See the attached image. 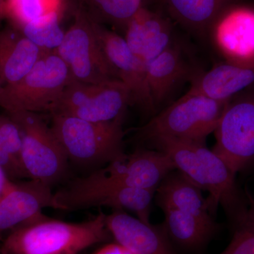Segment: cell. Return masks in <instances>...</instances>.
<instances>
[{"label": "cell", "mask_w": 254, "mask_h": 254, "mask_svg": "<svg viewBox=\"0 0 254 254\" xmlns=\"http://www.w3.org/2000/svg\"><path fill=\"white\" fill-rule=\"evenodd\" d=\"M155 150L165 153L175 169L202 190L209 193L207 206L213 216L221 205L230 225L245 213L247 195L236 183L237 173L205 143L158 138L150 142Z\"/></svg>", "instance_id": "cell-1"}, {"label": "cell", "mask_w": 254, "mask_h": 254, "mask_svg": "<svg viewBox=\"0 0 254 254\" xmlns=\"http://www.w3.org/2000/svg\"><path fill=\"white\" fill-rule=\"evenodd\" d=\"M106 214L83 222H68L41 214L4 237L0 254H78L113 238Z\"/></svg>", "instance_id": "cell-2"}, {"label": "cell", "mask_w": 254, "mask_h": 254, "mask_svg": "<svg viewBox=\"0 0 254 254\" xmlns=\"http://www.w3.org/2000/svg\"><path fill=\"white\" fill-rule=\"evenodd\" d=\"M51 128L68 160L83 168H102L125 154V116L108 123L51 114Z\"/></svg>", "instance_id": "cell-3"}, {"label": "cell", "mask_w": 254, "mask_h": 254, "mask_svg": "<svg viewBox=\"0 0 254 254\" xmlns=\"http://www.w3.org/2000/svg\"><path fill=\"white\" fill-rule=\"evenodd\" d=\"M227 102L187 93L140 128L138 138L148 143L158 138H170L205 143L207 136L216 129Z\"/></svg>", "instance_id": "cell-4"}, {"label": "cell", "mask_w": 254, "mask_h": 254, "mask_svg": "<svg viewBox=\"0 0 254 254\" xmlns=\"http://www.w3.org/2000/svg\"><path fill=\"white\" fill-rule=\"evenodd\" d=\"M71 80L61 58L55 52H47L20 81L3 87L0 107L9 114L51 113Z\"/></svg>", "instance_id": "cell-5"}, {"label": "cell", "mask_w": 254, "mask_h": 254, "mask_svg": "<svg viewBox=\"0 0 254 254\" xmlns=\"http://www.w3.org/2000/svg\"><path fill=\"white\" fill-rule=\"evenodd\" d=\"M175 170L173 161L163 152L138 149L73 180L66 188L78 190L118 185L156 191L165 177Z\"/></svg>", "instance_id": "cell-6"}, {"label": "cell", "mask_w": 254, "mask_h": 254, "mask_svg": "<svg viewBox=\"0 0 254 254\" xmlns=\"http://www.w3.org/2000/svg\"><path fill=\"white\" fill-rule=\"evenodd\" d=\"M22 137V162L28 178L53 186L66 176L68 158L55 136L38 113L9 114Z\"/></svg>", "instance_id": "cell-7"}, {"label": "cell", "mask_w": 254, "mask_h": 254, "mask_svg": "<svg viewBox=\"0 0 254 254\" xmlns=\"http://www.w3.org/2000/svg\"><path fill=\"white\" fill-rule=\"evenodd\" d=\"M213 150L235 173L254 165V86L227 102Z\"/></svg>", "instance_id": "cell-8"}, {"label": "cell", "mask_w": 254, "mask_h": 254, "mask_svg": "<svg viewBox=\"0 0 254 254\" xmlns=\"http://www.w3.org/2000/svg\"><path fill=\"white\" fill-rule=\"evenodd\" d=\"M129 105H131L130 92L120 80L100 83L71 80L51 114L94 123H108L125 116Z\"/></svg>", "instance_id": "cell-9"}, {"label": "cell", "mask_w": 254, "mask_h": 254, "mask_svg": "<svg viewBox=\"0 0 254 254\" xmlns=\"http://www.w3.org/2000/svg\"><path fill=\"white\" fill-rule=\"evenodd\" d=\"M55 53L67 66L73 81L100 83L118 79L91 23L78 19Z\"/></svg>", "instance_id": "cell-10"}, {"label": "cell", "mask_w": 254, "mask_h": 254, "mask_svg": "<svg viewBox=\"0 0 254 254\" xmlns=\"http://www.w3.org/2000/svg\"><path fill=\"white\" fill-rule=\"evenodd\" d=\"M207 38L224 61L254 65V3L234 1L219 13Z\"/></svg>", "instance_id": "cell-11"}, {"label": "cell", "mask_w": 254, "mask_h": 254, "mask_svg": "<svg viewBox=\"0 0 254 254\" xmlns=\"http://www.w3.org/2000/svg\"><path fill=\"white\" fill-rule=\"evenodd\" d=\"M155 193V190L118 185L78 190L65 187L55 193V200L57 210L73 211L92 207H109L115 210L131 211L141 221L150 223Z\"/></svg>", "instance_id": "cell-12"}, {"label": "cell", "mask_w": 254, "mask_h": 254, "mask_svg": "<svg viewBox=\"0 0 254 254\" xmlns=\"http://www.w3.org/2000/svg\"><path fill=\"white\" fill-rule=\"evenodd\" d=\"M92 26L118 79L129 91L131 105H136L147 114L155 115L145 64L132 53L124 37L95 23Z\"/></svg>", "instance_id": "cell-13"}, {"label": "cell", "mask_w": 254, "mask_h": 254, "mask_svg": "<svg viewBox=\"0 0 254 254\" xmlns=\"http://www.w3.org/2000/svg\"><path fill=\"white\" fill-rule=\"evenodd\" d=\"M46 208L57 210L51 186L34 180L13 182L0 196V238L34 220Z\"/></svg>", "instance_id": "cell-14"}, {"label": "cell", "mask_w": 254, "mask_h": 254, "mask_svg": "<svg viewBox=\"0 0 254 254\" xmlns=\"http://www.w3.org/2000/svg\"><path fill=\"white\" fill-rule=\"evenodd\" d=\"M106 225L115 242L133 254H178L163 225H152L115 210L106 215Z\"/></svg>", "instance_id": "cell-15"}, {"label": "cell", "mask_w": 254, "mask_h": 254, "mask_svg": "<svg viewBox=\"0 0 254 254\" xmlns=\"http://www.w3.org/2000/svg\"><path fill=\"white\" fill-rule=\"evenodd\" d=\"M145 66L155 115L163 109L180 84L190 80L197 71L190 66L175 42Z\"/></svg>", "instance_id": "cell-16"}, {"label": "cell", "mask_w": 254, "mask_h": 254, "mask_svg": "<svg viewBox=\"0 0 254 254\" xmlns=\"http://www.w3.org/2000/svg\"><path fill=\"white\" fill-rule=\"evenodd\" d=\"M124 38L145 65L175 42L169 18L143 6L127 25Z\"/></svg>", "instance_id": "cell-17"}, {"label": "cell", "mask_w": 254, "mask_h": 254, "mask_svg": "<svg viewBox=\"0 0 254 254\" xmlns=\"http://www.w3.org/2000/svg\"><path fill=\"white\" fill-rule=\"evenodd\" d=\"M190 81V89L187 93L227 102L254 86V65L223 61L208 71H197Z\"/></svg>", "instance_id": "cell-18"}, {"label": "cell", "mask_w": 254, "mask_h": 254, "mask_svg": "<svg viewBox=\"0 0 254 254\" xmlns=\"http://www.w3.org/2000/svg\"><path fill=\"white\" fill-rule=\"evenodd\" d=\"M45 53L18 29L0 32V76L4 86L26 76Z\"/></svg>", "instance_id": "cell-19"}, {"label": "cell", "mask_w": 254, "mask_h": 254, "mask_svg": "<svg viewBox=\"0 0 254 254\" xmlns=\"http://www.w3.org/2000/svg\"><path fill=\"white\" fill-rule=\"evenodd\" d=\"M155 202L162 210L175 209L205 221H215L209 212L202 190L180 172H172L155 191Z\"/></svg>", "instance_id": "cell-20"}, {"label": "cell", "mask_w": 254, "mask_h": 254, "mask_svg": "<svg viewBox=\"0 0 254 254\" xmlns=\"http://www.w3.org/2000/svg\"><path fill=\"white\" fill-rule=\"evenodd\" d=\"M163 227L173 245L186 252L202 250L220 230L216 222L205 221L175 209H164Z\"/></svg>", "instance_id": "cell-21"}, {"label": "cell", "mask_w": 254, "mask_h": 254, "mask_svg": "<svg viewBox=\"0 0 254 254\" xmlns=\"http://www.w3.org/2000/svg\"><path fill=\"white\" fill-rule=\"evenodd\" d=\"M175 22L200 38H207L210 25L227 5L237 0H158Z\"/></svg>", "instance_id": "cell-22"}, {"label": "cell", "mask_w": 254, "mask_h": 254, "mask_svg": "<svg viewBox=\"0 0 254 254\" xmlns=\"http://www.w3.org/2000/svg\"><path fill=\"white\" fill-rule=\"evenodd\" d=\"M43 52H55L65 33L60 25L59 12L52 13L18 28Z\"/></svg>", "instance_id": "cell-23"}, {"label": "cell", "mask_w": 254, "mask_h": 254, "mask_svg": "<svg viewBox=\"0 0 254 254\" xmlns=\"http://www.w3.org/2000/svg\"><path fill=\"white\" fill-rule=\"evenodd\" d=\"M248 205L245 213L231 226V242L220 254H254V197L246 190Z\"/></svg>", "instance_id": "cell-24"}, {"label": "cell", "mask_w": 254, "mask_h": 254, "mask_svg": "<svg viewBox=\"0 0 254 254\" xmlns=\"http://www.w3.org/2000/svg\"><path fill=\"white\" fill-rule=\"evenodd\" d=\"M61 0H5L6 14L21 27L54 12H59Z\"/></svg>", "instance_id": "cell-25"}, {"label": "cell", "mask_w": 254, "mask_h": 254, "mask_svg": "<svg viewBox=\"0 0 254 254\" xmlns=\"http://www.w3.org/2000/svg\"><path fill=\"white\" fill-rule=\"evenodd\" d=\"M100 11L126 29L133 16L143 7V0H93Z\"/></svg>", "instance_id": "cell-26"}, {"label": "cell", "mask_w": 254, "mask_h": 254, "mask_svg": "<svg viewBox=\"0 0 254 254\" xmlns=\"http://www.w3.org/2000/svg\"><path fill=\"white\" fill-rule=\"evenodd\" d=\"M0 149L23 164L21 131L17 124L9 117L4 118L0 127Z\"/></svg>", "instance_id": "cell-27"}, {"label": "cell", "mask_w": 254, "mask_h": 254, "mask_svg": "<svg viewBox=\"0 0 254 254\" xmlns=\"http://www.w3.org/2000/svg\"><path fill=\"white\" fill-rule=\"evenodd\" d=\"M93 254H133L118 243L108 244Z\"/></svg>", "instance_id": "cell-28"}, {"label": "cell", "mask_w": 254, "mask_h": 254, "mask_svg": "<svg viewBox=\"0 0 254 254\" xmlns=\"http://www.w3.org/2000/svg\"><path fill=\"white\" fill-rule=\"evenodd\" d=\"M13 181L9 180L6 174L0 167V196L12 185Z\"/></svg>", "instance_id": "cell-29"}, {"label": "cell", "mask_w": 254, "mask_h": 254, "mask_svg": "<svg viewBox=\"0 0 254 254\" xmlns=\"http://www.w3.org/2000/svg\"><path fill=\"white\" fill-rule=\"evenodd\" d=\"M4 86V83H3V81L2 79H1V76H0V93H1V90H2L3 87Z\"/></svg>", "instance_id": "cell-30"}, {"label": "cell", "mask_w": 254, "mask_h": 254, "mask_svg": "<svg viewBox=\"0 0 254 254\" xmlns=\"http://www.w3.org/2000/svg\"><path fill=\"white\" fill-rule=\"evenodd\" d=\"M4 118L3 117H0V127H1V125H2L3 121H4Z\"/></svg>", "instance_id": "cell-31"}, {"label": "cell", "mask_w": 254, "mask_h": 254, "mask_svg": "<svg viewBox=\"0 0 254 254\" xmlns=\"http://www.w3.org/2000/svg\"><path fill=\"white\" fill-rule=\"evenodd\" d=\"M5 0H0V5H3L4 4Z\"/></svg>", "instance_id": "cell-32"}]
</instances>
